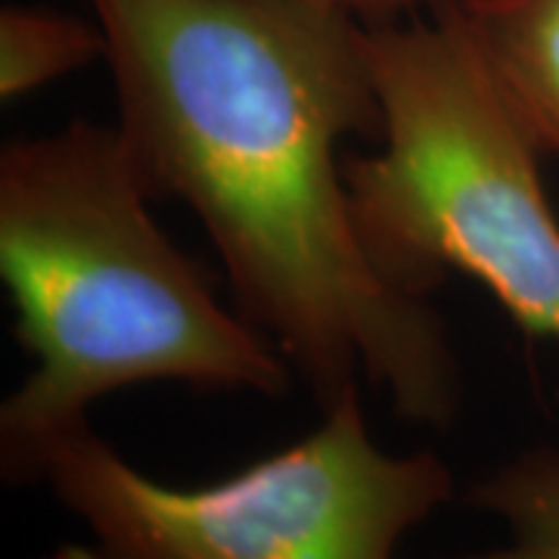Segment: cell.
I'll return each instance as SVG.
<instances>
[{
    "mask_svg": "<svg viewBox=\"0 0 559 559\" xmlns=\"http://www.w3.org/2000/svg\"><path fill=\"white\" fill-rule=\"evenodd\" d=\"M119 131L150 193L193 209L237 311L320 411L367 380L451 429L460 364L426 296L360 234L342 140L382 138L367 25L318 0H91Z\"/></svg>",
    "mask_w": 559,
    "mask_h": 559,
    "instance_id": "obj_1",
    "label": "cell"
},
{
    "mask_svg": "<svg viewBox=\"0 0 559 559\" xmlns=\"http://www.w3.org/2000/svg\"><path fill=\"white\" fill-rule=\"evenodd\" d=\"M119 124L69 121L0 150V280L35 367L0 407V476L40 485L112 392L180 382L283 399L293 367L162 230Z\"/></svg>",
    "mask_w": 559,
    "mask_h": 559,
    "instance_id": "obj_2",
    "label": "cell"
},
{
    "mask_svg": "<svg viewBox=\"0 0 559 559\" xmlns=\"http://www.w3.org/2000/svg\"><path fill=\"white\" fill-rule=\"evenodd\" d=\"M377 153L345 159L360 234L399 286L476 280L532 340L559 345V218L540 150L500 100L448 0L367 25Z\"/></svg>",
    "mask_w": 559,
    "mask_h": 559,
    "instance_id": "obj_3",
    "label": "cell"
},
{
    "mask_svg": "<svg viewBox=\"0 0 559 559\" xmlns=\"http://www.w3.org/2000/svg\"><path fill=\"white\" fill-rule=\"evenodd\" d=\"M40 485L87 532L40 559H395L454 498L439 454L377 444L360 385L308 436L212 485L153 479L91 426L50 454Z\"/></svg>",
    "mask_w": 559,
    "mask_h": 559,
    "instance_id": "obj_4",
    "label": "cell"
},
{
    "mask_svg": "<svg viewBox=\"0 0 559 559\" xmlns=\"http://www.w3.org/2000/svg\"><path fill=\"white\" fill-rule=\"evenodd\" d=\"M510 116L559 156V0H448Z\"/></svg>",
    "mask_w": 559,
    "mask_h": 559,
    "instance_id": "obj_5",
    "label": "cell"
},
{
    "mask_svg": "<svg viewBox=\"0 0 559 559\" xmlns=\"http://www.w3.org/2000/svg\"><path fill=\"white\" fill-rule=\"evenodd\" d=\"M466 500L503 525L485 550L439 559H559V451L525 448L469 485Z\"/></svg>",
    "mask_w": 559,
    "mask_h": 559,
    "instance_id": "obj_6",
    "label": "cell"
},
{
    "mask_svg": "<svg viewBox=\"0 0 559 559\" xmlns=\"http://www.w3.org/2000/svg\"><path fill=\"white\" fill-rule=\"evenodd\" d=\"M106 60L100 22L44 7L7 3L0 10V100L16 103L40 87Z\"/></svg>",
    "mask_w": 559,
    "mask_h": 559,
    "instance_id": "obj_7",
    "label": "cell"
},
{
    "mask_svg": "<svg viewBox=\"0 0 559 559\" xmlns=\"http://www.w3.org/2000/svg\"><path fill=\"white\" fill-rule=\"evenodd\" d=\"M318 3L333 7L340 13H348L364 25H373V22H395L417 16L423 7L432 10L441 0H318Z\"/></svg>",
    "mask_w": 559,
    "mask_h": 559,
    "instance_id": "obj_8",
    "label": "cell"
}]
</instances>
